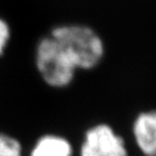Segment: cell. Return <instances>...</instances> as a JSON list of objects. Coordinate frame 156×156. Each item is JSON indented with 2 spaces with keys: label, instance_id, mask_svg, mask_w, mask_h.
<instances>
[{
  "label": "cell",
  "instance_id": "obj_4",
  "mask_svg": "<svg viewBox=\"0 0 156 156\" xmlns=\"http://www.w3.org/2000/svg\"><path fill=\"white\" fill-rule=\"evenodd\" d=\"M131 136L143 156H156V108L141 111L131 124Z\"/></svg>",
  "mask_w": 156,
  "mask_h": 156
},
{
  "label": "cell",
  "instance_id": "obj_3",
  "mask_svg": "<svg viewBox=\"0 0 156 156\" xmlns=\"http://www.w3.org/2000/svg\"><path fill=\"white\" fill-rule=\"evenodd\" d=\"M125 138L114 127L98 122L85 130L79 145V156H128Z\"/></svg>",
  "mask_w": 156,
  "mask_h": 156
},
{
  "label": "cell",
  "instance_id": "obj_5",
  "mask_svg": "<svg viewBox=\"0 0 156 156\" xmlns=\"http://www.w3.org/2000/svg\"><path fill=\"white\" fill-rule=\"evenodd\" d=\"M75 146L65 136L54 132H44L34 140L25 156H74Z\"/></svg>",
  "mask_w": 156,
  "mask_h": 156
},
{
  "label": "cell",
  "instance_id": "obj_1",
  "mask_svg": "<svg viewBox=\"0 0 156 156\" xmlns=\"http://www.w3.org/2000/svg\"><path fill=\"white\" fill-rule=\"evenodd\" d=\"M48 34L64 49L78 72L92 71L104 60V40L89 25L64 23L52 27Z\"/></svg>",
  "mask_w": 156,
  "mask_h": 156
},
{
  "label": "cell",
  "instance_id": "obj_7",
  "mask_svg": "<svg viewBox=\"0 0 156 156\" xmlns=\"http://www.w3.org/2000/svg\"><path fill=\"white\" fill-rule=\"evenodd\" d=\"M11 39V28L5 20L0 17V58L5 53V48L8 47Z\"/></svg>",
  "mask_w": 156,
  "mask_h": 156
},
{
  "label": "cell",
  "instance_id": "obj_6",
  "mask_svg": "<svg viewBox=\"0 0 156 156\" xmlns=\"http://www.w3.org/2000/svg\"><path fill=\"white\" fill-rule=\"evenodd\" d=\"M0 156H25V147L17 138L0 132Z\"/></svg>",
  "mask_w": 156,
  "mask_h": 156
},
{
  "label": "cell",
  "instance_id": "obj_2",
  "mask_svg": "<svg viewBox=\"0 0 156 156\" xmlns=\"http://www.w3.org/2000/svg\"><path fill=\"white\" fill-rule=\"evenodd\" d=\"M33 64L39 79L52 89L69 87L78 72L68 54L48 33L37 39Z\"/></svg>",
  "mask_w": 156,
  "mask_h": 156
}]
</instances>
